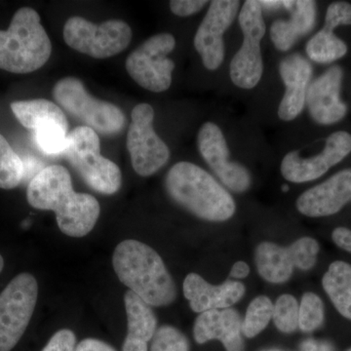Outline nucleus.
I'll return each instance as SVG.
<instances>
[{"label": "nucleus", "instance_id": "nucleus-1", "mask_svg": "<svg viewBox=\"0 0 351 351\" xmlns=\"http://www.w3.org/2000/svg\"><path fill=\"white\" fill-rule=\"evenodd\" d=\"M27 199L36 209L54 212L60 230L71 237L87 235L101 213L94 196L75 193L69 171L61 165L40 171L27 186Z\"/></svg>", "mask_w": 351, "mask_h": 351}, {"label": "nucleus", "instance_id": "nucleus-2", "mask_svg": "<svg viewBox=\"0 0 351 351\" xmlns=\"http://www.w3.org/2000/svg\"><path fill=\"white\" fill-rule=\"evenodd\" d=\"M119 279L151 306H166L177 298V288L159 254L135 239L120 242L112 256Z\"/></svg>", "mask_w": 351, "mask_h": 351}, {"label": "nucleus", "instance_id": "nucleus-3", "mask_svg": "<svg viewBox=\"0 0 351 351\" xmlns=\"http://www.w3.org/2000/svg\"><path fill=\"white\" fill-rule=\"evenodd\" d=\"M168 195L189 213L208 221H226L237 211L232 195L213 176L195 164L181 161L167 173Z\"/></svg>", "mask_w": 351, "mask_h": 351}, {"label": "nucleus", "instance_id": "nucleus-4", "mask_svg": "<svg viewBox=\"0 0 351 351\" xmlns=\"http://www.w3.org/2000/svg\"><path fill=\"white\" fill-rule=\"evenodd\" d=\"M52 53L49 36L40 16L29 7L14 14L7 31H0V69L25 75L47 63Z\"/></svg>", "mask_w": 351, "mask_h": 351}, {"label": "nucleus", "instance_id": "nucleus-5", "mask_svg": "<svg viewBox=\"0 0 351 351\" xmlns=\"http://www.w3.org/2000/svg\"><path fill=\"white\" fill-rule=\"evenodd\" d=\"M63 156L83 181L97 193L114 195L122 184L119 166L101 154L98 134L87 126L76 127L68 135Z\"/></svg>", "mask_w": 351, "mask_h": 351}, {"label": "nucleus", "instance_id": "nucleus-6", "mask_svg": "<svg viewBox=\"0 0 351 351\" xmlns=\"http://www.w3.org/2000/svg\"><path fill=\"white\" fill-rule=\"evenodd\" d=\"M52 93L66 112L96 133L117 135L125 127L123 112L112 103L94 98L77 78H63L55 84Z\"/></svg>", "mask_w": 351, "mask_h": 351}, {"label": "nucleus", "instance_id": "nucleus-7", "mask_svg": "<svg viewBox=\"0 0 351 351\" xmlns=\"http://www.w3.org/2000/svg\"><path fill=\"white\" fill-rule=\"evenodd\" d=\"M63 36L64 43L73 50L95 59H106L128 47L132 29L121 20L96 25L84 18L71 17L64 24Z\"/></svg>", "mask_w": 351, "mask_h": 351}, {"label": "nucleus", "instance_id": "nucleus-8", "mask_svg": "<svg viewBox=\"0 0 351 351\" xmlns=\"http://www.w3.org/2000/svg\"><path fill=\"white\" fill-rule=\"evenodd\" d=\"M38 297L36 277H14L0 294V351H11L29 326Z\"/></svg>", "mask_w": 351, "mask_h": 351}, {"label": "nucleus", "instance_id": "nucleus-9", "mask_svg": "<svg viewBox=\"0 0 351 351\" xmlns=\"http://www.w3.org/2000/svg\"><path fill=\"white\" fill-rule=\"evenodd\" d=\"M239 21L243 43L230 62V80L235 86L250 90L257 86L263 73L261 41L265 34V24L260 1H245Z\"/></svg>", "mask_w": 351, "mask_h": 351}, {"label": "nucleus", "instance_id": "nucleus-10", "mask_svg": "<svg viewBox=\"0 0 351 351\" xmlns=\"http://www.w3.org/2000/svg\"><path fill=\"white\" fill-rule=\"evenodd\" d=\"M176 47L171 34H159L145 40L129 55L125 68L129 75L149 91L161 93L172 84L175 63L168 58Z\"/></svg>", "mask_w": 351, "mask_h": 351}, {"label": "nucleus", "instance_id": "nucleus-11", "mask_svg": "<svg viewBox=\"0 0 351 351\" xmlns=\"http://www.w3.org/2000/svg\"><path fill=\"white\" fill-rule=\"evenodd\" d=\"M154 110L149 104H138L131 113L127 149L138 175L149 177L166 165L170 149L154 129Z\"/></svg>", "mask_w": 351, "mask_h": 351}, {"label": "nucleus", "instance_id": "nucleus-12", "mask_svg": "<svg viewBox=\"0 0 351 351\" xmlns=\"http://www.w3.org/2000/svg\"><path fill=\"white\" fill-rule=\"evenodd\" d=\"M197 144L201 156L226 188L237 193L250 189V172L241 164L230 160L228 143L216 123L209 121L201 126Z\"/></svg>", "mask_w": 351, "mask_h": 351}, {"label": "nucleus", "instance_id": "nucleus-13", "mask_svg": "<svg viewBox=\"0 0 351 351\" xmlns=\"http://www.w3.org/2000/svg\"><path fill=\"white\" fill-rule=\"evenodd\" d=\"M240 6L234 0H215L196 32L193 44L202 63L209 71H216L225 60L223 34L232 25Z\"/></svg>", "mask_w": 351, "mask_h": 351}, {"label": "nucleus", "instance_id": "nucleus-14", "mask_svg": "<svg viewBox=\"0 0 351 351\" xmlns=\"http://www.w3.org/2000/svg\"><path fill=\"white\" fill-rule=\"evenodd\" d=\"M350 154L351 134L346 131L335 132L327 138L324 149L317 156L302 158L297 152L286 154L281 162V174L284 179L295 184L314 181Z\"/></svg>", "mask_w": 351, "mask_h": 351}, {"label": "nucleus", "instance_id": "nucleus-15", "mask_svg": "<svg viewBox=\"0 0 351 351\" xmlns=\"http://www.w3.org/2000/svg\"><path fill=\"white\" fill-rule=\"evenodd\" d=\"M343 71L332 66L307 88L306 103L316 123L332 125L345 119L348 106L341 99Z\"/></svg>", "mask_w": 351, "mask_h": 351}, {"label": "nucleus", "instance_id": "nucleus-16", "mask_svg": "<svg viewBox=\"0 0 351 351\" xmlns=\"http://www.w3.org/2000/svg\"><path fill=\"white\" fill-rule=\"evenodd\" d=\"M350 201L351 168H348L302 193L295 207L309 218H322L339 213Z\"/></svg>", "mask_w": 351, "mask_h": 351}, {"label": "nucleus", "instance_id": "nucleus-17", "mask_svg": "<svg viewBox=\"0 0 351 351\" xmlns=\"http://www.w3.org/2000/svg\"><path fill=\"white\" fill-rule=\"evenodd\" d=\"M182 290L189 306L196 313L230 308L245 294L243 283L228 280L219 285H212L195 272L184 278Z\"/></svg>", "mask_w": 351, "mask_h": 351}, {"label": "nucleus", "instance_id": "nucleus-18", "mask_svg": "<svg viewBox=\"0 0 351 351\" xmlns=\"http://www.w3.org/2000/svg\"><path fill=\"white\" fill-rule=\"evenodd\" d=\"M313 71L311 63L300 54L290 55L281 62L279 73L286 89L279 105L278 117L283 121H292L304 110Z\"/></svg>", "mask_w": 351, "mask_h": 351}, {"label": "nucleus", "instance_id": "nucleus-19", "mask_svg": "<svg viewBox=\"0 0 351 351\" xmlns=\"http://www.w3.org/2000/svg\"><path fill=\"white\" fill-rule=\"evenodd\" d=\"M193 337L199 345L218 339L226 351H243L242 320L235 309L205 311L196 318Z\"/></svg>", "mask_w": 351, "mask_h": 351}, {"label": "nucleus", "instance_id": "nucleus-20", "mask_svg": "<svg viewBox=\"0 0 351 351\" xmlns=\"http://www.w3.org/2000/svg\"><path fill=\"white\" fill-rule=\"evenodd\" d=\"M283 8L290 11V20H276L270 27V39L277 50L289 51L300 38L313 31L317 8L311 0L283 1Z\"/></svg>", "mask_w": 351, "mask_h": 351}, {"label": "nucleus", "instance_id": "nucleus-21", "mask_svg": "<svg viewBox=\"0 0 351 351\" xmlns=\"http://www.w3.org/2000/svg\"><path fill=\"white\" fill-rule=\"evenodd\" d=\"M127 315V336L123 351H147V343L156 332L157 319L152 306L131 290L124 295Z\"/></svg>", "mask_w": 351, "mask_h": 351}, {"label": "nucleus", "instance_id": "nucleus-22", "mask_svg": "<svg viewBox=\"0 0 351 351\" xmlns=\"http://www.w3.org/2000/svg\"><path fill=\"white\" fill-rule=\"evenodd\" d=\"M11 110L20 123L32 131L50 126L69 129L68 119L63 110L56 104L45 99L14 101Z\"/></svg>", "mask_w": 351, "mask_h": 351}, {"label": "nucleus", "instance_id": "nucleus-23", "mask_svg": "<svg viewBox=\"0 0 351 351\" xmlns=\"http://www.w3.org/2000/svg\"><path fill=\"white\" fill-rule=\"evenodd\" d=\"M255 262L261 277L272 284L287 282L295 267L290 248L272 242L258 244L256 249Z\"/></svg>", "mask_w": 351, "mask_h": 351}, {"label": "nucleus", "instance_id": "nucleus-24", "mask_svg": "<svg viewBox=\"0 0 351 351\" xmlns=\"http://www.w3.org/2000/svg\"><path fill=\"white\" fill-rule=\"evenodd\" d=\"M322 286L337 311L351 320V265L336 261L328 267Z\"/></svg>", "mask_w": 351, "mask_h": 351}, {"label": "nucleus", "instance_id": "nucleus-25", "mask_svg": "<svg viewBox=\"0 0 351 351\" xmlns=\"http://www.w3.org/2000/svg\"><path fill=\"white\" fill-rule=\"evenodd\" d=\"M348 45L334 32L323 27L309 39L306 46L307 57L318 64H331L348 54Z\"/></svg>", "mask_w": 351, "mask_h": 351}, {"label": "nucleus", "instance_id": "nucleus-26", "mask_svg": "<svg viewBox=\"0 0 351 351\" xmlns=\"http://www.w3.org/2000/svg\"><path fill=\"white\" fill-rule=\"evenodd\" d=\"M25 166L5 138L0 134V189H13L24 181Z\"/></svg>", "mask_w": 351, "mask_h": 351}, {"label": "nucleus", "instance_id": "nucleus-27", "mask_svg": "<svg viewBox=\"0 0 351 351\" xmlns=\"http://www.w3.org/2000/svg\"><path fill=\"white\" fill-rule=\"evenodd\" d=\"M274 314V304L267 295H258L250 302L242 321V334L255 338L269 324Z\"/></svg>", "mask_w": 351, "mask_h": 351}, {"label": "nucleus", "instance_id": "nucleus-28", "mask_svg": "<svg viewBox=\"0 0 351 351\" xmlns=\"http://www.w3.org/2000/svg\"><path fill=\"white\" fill-rule=\"evenodd\" d=\"M325 320L324 304L319 295L307 292L299 304V328L302 332H311L319 329Z\"/></svg>", "mask_w": 351, "mask_h": 351}, {"label": "nucleus", "instance_id": "nucleus-29", "mask_svg": "<svg viewBox=\"0 0 351 351\" xmlns=\"http://www.w3.org/2000/svg\"><path fill=\"white\" fill-rule=\"evenodd\" d=\"M274 325L284 334L294 332L299 328V302L294 295H281L274 306Z\"/></svg>", "mask_w": 351, "mask_h": 351}, {"label": "nucleus", "instance_id": "nucleus-30", "mask_svg": "<svg viewBox=\"0 0 351 351\" xmlns=\"http://www.w3.org/2000/svg\"><path fill=\"white\" fill-rule=\"evenodd\" d=\"M36 144L46 154H63L68 147V130L58 126L47 127L34 132Z\"/></svg>", "mask_w": 351, "mask_h": 351}, {"label": "nucleus", "instance_id": "nucleus-31", "mask_svg": "<svg viewBox=\"0 0 351 351\" xmlns=\"http://www.w3.org/2000/svg\"><path fill=\"white\" fill-rule=\"evenodd\" d=\"M151 351H189V341L177 328L166 325L156 330Z\"/></svg>", "mask_w": 351, "mask_h": 351}, {"label": "nucleus", "instance_id": "nucleus-32", "mask_svg": "<svg viewBox=\"0 0 351 351\" xmlns=\"http://www.w3.org/2000/svg\"><path fill=\"white\" fill-rule=\"evenodd\" d=\"M293 258H294L295 267L300 270L313 269L317 262L318 253L320 251L319 243L313 237H302L295 240L294 243L289 246Z\"/></svg>", "mask_w": 351, "mask_h": 351}, {"label": "nucleus", "instance_id": "nucleus-33", "mask_svg": "<svg viewBox=\"0 0 351 351\" xmlns=\"http://www.w3.org/2000/svg\"><path fill=\"white\" fill-rule=\"evenodd\" d=\"M339 25H351V4L348 2H332L327 8L324 29L334 32Z\"/></svg>", "mask_w": 351, "mask_h": 351}, {"label": "nucleus", "instance_id": "nucleus-34", "mask_svg": "<svg viewBox=\"0 0 351 351\" xmlns=\"http://www.w3.org/2000/svg\"><path fill=\"white\" fill-rule=\"evenodd\" d=\"M75 332L69 329L60 330L53 335L43 351H75Z\"/></svg>", "mask_w": 351, "mask_h": 351}, {"label": "nucleus", "instance_id": "nucleus-35", "mask_svg": "<svg viewBox=\"0 0 351 351\" xmlns=\"http://www.w3.org/2000/svg\"><path fill=\"white\" fill-rule=\"evenodd\" d=\"M207 3L208 1H203V0H172L169 6L174 15L179 17H189L199 12Z\"/></svg>", "mask_w": 351, "mask_h": 351}, {"label": "nucleus", "instance_id": "nucleus-36", "mask_svg": "<svg viewBox=\"0 0 351 351\" xmlns=\"http://www.w3.org/2000/svg\"><path fill=\"white\" fill-rule=\"evenodd\" d=\"M332 240L339 248L351 254V230L345 226H339L332 232Z\"/></svg>", "mask_w": 351, "mask_h": 351}, {"label": "nucleus", "instance_id": "nucleus-37", "mask_svg": "<svg viewBox=\"0 0 351 351\" xmlns=\"http://www.w3.org/2000/svg\"><path fill=\"white\" fill-rule=\"evenodd\" d=\"M75 351H117L112 346L97 339H85L76 346Z\"/></svg>", "mask_w": 351, "mask_h": 351}, {"label": "nucleus", "instance_id": "nucleus-38", "mask_svg": "<svg viewBox=\"0 0 351 351\" xmlns=\"http://www.w3.org/2000/svg\"><path fill=\"white\" fill-rule=\"evenodd\" d=\"M301 351H335L334 346L330 341L322 339H307L300 346Z\"/></svg>", "mask_w": 351, "mask_h": 351}, {"label": "nucleus", "instance_id": "nucleus-39", "mask_svg": "<svg viewBox=\"0 0 351 351\" xmlns=\"http://www.w3.org/2000/svg\"><path fill=\"white\" fill-rule=\"evenodd\" d=\"M249 274H250V267H249L248 263L243 261H239L232 265L230 277L235 279H244L248 277Z\"/></svg>", "mask_w": 351, "mask_h": 351}, {"label": "nucleus", "instance_id": "nucleus-40", "mask_svg": "<svg viewBox=\"0 0 351 351\" xmlns=\"http://www.w3.org/2000/svg\"><path fill=\"white\" fill-rule=\"evenodd\" d=\"M261 6L263 8L269 11H276L278 9L283 8V1H272V0H267V1H260Z\"/></svg>", "mask_w": 351, "mask_h": 351}, {"label": "nucleus", "instance_id": "nucleus-41", "mask_svg": "<svg viewBox=\"0 0 351 351\" xmlns=\"http://www.w3.org/2000/svg\"><path fill=\"white\" fill-rule=\"evenodd\" d=\"M4 267V260L3 258H2V256L0 255V274H1L2 269H3Z\"/></svg>", "mask_w": 351, "mask_h": 351}, {"label": "nucleus", "instance_id": "nucleus-42", "mask_svg": "<svg viewBox=\"0 0 351 351\" xmlns=\"http://www.w3.org/2000/svg\"><path fill=\"white\" fill-rule=\"evenodd\" d=\"M282 191H284V193H286V191H289V186H287V184H283V186H282Z\"/></svg>", "mask_w": 351, "mask_h": 351}, {"label": "nucleus", "instance_id": "nucleus-43", "mask_svg": "<svg viewBox=\"0 0 351 351\" xmlns=\"http://www.w3.org/2000/svg\"><path fill=\"white\" fill-rule=\"evenodd\" d=\"M262 351H282V350H277V348H270V350H262Z\"/></svg>", "mask_w": 351, "mask_h": 351}, {"label": "nucleus", "instance_id": "nucleus-44", "mask_svg": "<svg viewBox=\"0 0 351 351\" xmlns=\"http://www.w3.org/2000/svg\"><path fill=\"white\" fill-rule=\"evenodd\" d=\"M348 351H351V348H350V350H348Z\"/></svg>", "mask_w": 351, "mask_h": 351}]
</instances>
